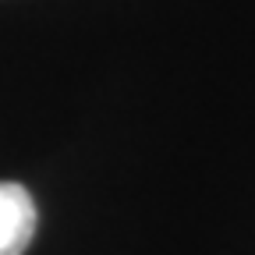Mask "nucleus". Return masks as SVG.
I'll return each instance as SVG.
<instances>
[{
	"mask_svg": "<svg viewBox=\"0 0 255 255\" xmlns=\"http://www.w3.org/2000/svg\"><path fill=\"white\" fill-rule=\"evenodd\" d=\"M36 238V202L28 188L0 181V255H21Z\"/></svg>",
	"mask_w": 255,
	"mask_h": 255,
	"instance_id": "1",
	"label": "nucleus"
}]
</instances>
